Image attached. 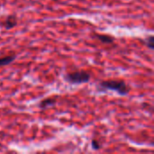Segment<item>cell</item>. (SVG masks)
<instances>
[{"label":"cell","mask_w":154,"mask_h":154,"mask_svg":"<svg viewBox=\"0 0 154 154\" xmlns=\"http://www.w3.org/2000/svg\"><path fill=\"white\" fill-rule=\"evenodd\" d=\"M97 90L99 91H115L120 96H127L131 90L128 85L124 80L111 79L100 81L97 85Z\"/></svg>","instance_id":"obj_1"},{"label":"cell","mask_w":154,"mask_h":154,"mask_svg":"<svg viewBox=\"0 0 154 154\" xmlns=\"http://www.w3.org/2000/svg\"><path fill=\"white\" fill-rule=\"evenodd\" d=\"M64 79L66 82L72 85H80L89 81L90 74L86 70H79L75 72L67 73L64 76Z\"/></svg>","instance_id":"obj_2"},{"label":"cell","mask_w":154,"mask_h":154,"mask_svg":"<svg viewBox=\"0 0 154 154\" xmlns=\"http://www.w3.org/2000/svg\"><path fill=\"white\" fill-rule=\"evenodd\" d=\"M57 100H58V96H54V97H47V98H44L43 100H42L40 103H39V107L43 110V109H46L50 106H54L56 103H57Z\"/></svg>","instance_id":"obj_3"},{"label":"cell","mask_w":154,"mask_h":154,"mask_svg":"<svg viewBox=\"0 0 154 154\" xmlns=\"http://www.w3.org/2000/svg\"><path fill=\"white\" fill-rule=\"evenodd\" d=\"M16 24H17V18L15 17V15H9V16H7L6 19L2 23L4 28L6 29V30L13 29L14 27L16 26Z\"/></svg>","instance_id":"obj_4"},{"label":"cell","mask_w":154,"mask_h":154,"mask_svg":"<svg viewBox=\"0 0 154 154\" xmlns=\"http://www.w3.org/2000/svg\"><path fill=\"white\" fill-rule=\"evenodd\" d=\"M96 38L104 44H111L115 42V37L107 34H96Z\"/></svg>","instance_id":"obj_5"},{"label":"cell","mask_w":154,"mask_h":154,"mask_svg":"<svg viewBox=\"0 0 154 154\" xmlns=\"http://www.w3.org/2000/svg\"><path fill=\"white\" fill-rule=\"evenodd\" d=\"M15 59H16V55H9V56H5V57L0 58V67L9 65Z\"/></svg>","instance_id":"obj_6"},{"label":"cell","mask_w":154,"mask_h":154,"mask_svg":"<svg viewBox=\"0 0 154 154\" xmlns=\"http://www.w3.org/2000/svg\"><path fill=\"white\" fill-rule=\"evenodd\" d=\"M146 46L151 49V50H153L154 48V38L152 35L149 36L147 39H146Z\"/></svg>","instance_id":"obj_7"},{"label":"cell","mask_w":154,"mask_h":154,"mask_svg":"<svg viewBox=\"0 0 154 154\" xmlns=\"http://www.w3.org/2000/svg\"><path fill=\"white\" fill-rule=\"evenodd\" d=\"M91 146H92L93 150H99V149L102 147L101 143H100L97 140H93V141L91 142Z\"/></svg>","instance_id":"obj_8"}]
</instances>
